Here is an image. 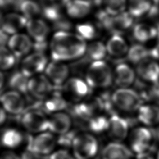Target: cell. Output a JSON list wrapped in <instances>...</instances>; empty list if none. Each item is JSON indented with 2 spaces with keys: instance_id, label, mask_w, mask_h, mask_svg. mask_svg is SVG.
Returning <instances> with one entry per match:
<instances>
[{
  "instance_id": "8fae6325",
  "label": "cell",
  "mask_w": 159,
  "mask_h": 159,
  "mask_svg": "<svg viewBox=\"0 0 159 159\" xmlns=\"http://www.w3.org/2000/svg\"><path fill=\"white\" fill-rule=\"evenodd\" d=\"M137 73L144 81L157 83L159 81V63L151 58H147L138 64Z\"/></svg>"
},
{
  "instance_id": "5b68a950",
  "label": "cell",
  "mask_w": 159,
  "mask_h": 159,
  "mask_svg": "<svg viewBox=\"0 0 159 159\" xmlns=\"http://www.w3.org/2000/svg\"><path fill=\"white\" fill-rule=\"evenodd\" d=\"M72 147L76 159H91L98 152V143L93 135L82 134L75 136Z\"/></svg>"
},
{
  "instance_id": "bcb514c9",
  "label": "cell",
  "mask_w": 159,
  "mask_h": 159,
  "mask_svg": "<svg viewBox=\"0 0 159 159\" xmlns=\"http://www.w3.org/2000/svg\"><path fill=\"white\" fill-rule=\"evenodd\" d=\"M6 120V114H5V110H3L1 109V118H0V121L1 124H2Z\"/></svg>"
},
{
  "instance_id": "836d02e7",
  "label": "cell",
  "mask_w": 159,
  "mask_h": 159,
  "mask_svg": "<svg viewBox=\"0 0 159 159\" xmlns=\"http://www.w3.org/2000/svg\"><path fill=\"white\" fill-rule=\"evenodd\" d=\"M77 34L83 39L91 40L94 39L98 34L96 27L92 23L85 22L79 24L76 27Z\"/></svg>"
},
{
  "instance_id": "5bb4252c",
  "label": "cell",
  "mask_w": 159,
  "mask_h": 159,
  "mask_svg": "<svg viewBox=\"0 0 159 159\" xmlns=\"http://www.w3.org/2000/svg\"><path fill=\"white\" fill-rule=\"evenodd\" d=\"M45 73L52 83L56 86H60L66 81L69 70L68 66L61 61H53L47 65Z\"/></svg>"
},
{
  "instance_id": "8d00e7d4",
  "label": "cell",
  "mask_w": 159,
  "mask_h": 159,
  "mask_svg": "<svg viewBox=\"0 0 159 159\" xmlns=\"http://www.w3.org/2000/svg\"><path fill=\"white\" fill-rule=\"evenodd\" d=\"M53 23V28L57 30V32L64 31L68 32L71 28V22L62 15L55 20Z\"/></svg>"
},
{
  "instance_id": "f1b7e54d",
  "label": "cell",
  "mask_w": 159,
  "mask_h": 159,
  "mask_svg": "<svg viewBox=\"0 0 159 159\" xmlns=\"http://www.w3.org/2000/svg\"><path fill=\"white\" fill-rule=\"evenodd\" d=\"M26 76L21 71H16L12 73L8 80L9 87L20 93H27L28 92V82Z\"/></svg>"
},
{
  "instance_id": "4316f807",
  "label": "cell",
  "mask_w": 159,
  "mask_h": 159,
  "mask_svg": "<svg viewBox=\"0 0 159 159\" xmlns=\"http://www.w3.org/2000/svg\"><path fill=\"white\" fill-rule=\"evenodd\" d=\"M67 106V102L59 92H55L42 105L43 109L48 112L60 111Z\"/></svg>"
},
{
  "instance_id": "d6986e66",
  "label": "cell",
  "mask_w": 159,
  "mask_h": 159,
  "mask_svg": "<svg viewBox=\"0 0 159 159\" xmlns=\"http://www.w3.org/2000/svg\"><path fill=\"white\" fill-rule=\"evenodd\" d=\"M132 152L124 145L112 142L107 145L102 152V159H130Z\"/></svg>"
},
{
  "instance_id": "b9f144b4",
  "label": "cell",
  "mask_w": 159,
  "mask_h": 159,
  "mask_svg": "<svg viewBox=\"0 0 159 159\" xmlns=\"http://www.w3.org/2000/svg\"><path fill=\"white\" fill-rule=\"evenodd\" d=\"M1 159H21V158L12 151H5L1 154Z\"/></svg>"
},
{
  "instance_id": "f907efd6",
  "label": "cell",
  "mask_w": 159,
  "mask_h": 159,
  "mask_svg": "<svg viewBox=\"0 0 159 159\" xmlns=\"http://www.w3.org/2000/svg\"><path fill=\"white\" fill-rule=\"evenodd\" d=\"M157 159H159V150L158 152V153H157Z\"/></svg>"
},
{
  "instance_id": "1f68e13d",
  "label": "cell",
  "mask_w": 159,
  "mask_h": 159,
  "mask_svg": "<svg viewBox=\"0 0 159 159\" xmlns=\"http://www.w3.org/2000/svg\"><path fill=\"white\" fill-rule=\"evenodd\" d=\"M96 109V107L93 103L91 104L80 103L75 106L73 111L75 115L79 118L84 120H89L94 116Z\"/></svg>"
},
{
  "instance_id": "7bdbcfd3",
  "label": "cell",
  "mask_w": 159,
  "mask_h": 159,
  "mask_svg": "<svg viewBox=\"0 0 159 159\" xmlns=\"http://www.w3.org/2000/svg\"><path fill=\"white\" fill-rule=\"evenodd\" d=\"M11 6H15L16 8L18 6L17 0H1V6L2 7H7Z\"/></svg>"
},
{
  "instance_id": "cb8c5ba5",
  "label": "cell",
  "mask_w": 159,
  "mask_h": 159,
  "mask_svg": "<svg viewBox=\"0 0 159 159\" xmlns=\"http://www.w3.org/2000/svg\"><path fill=\"white\" fill-rule=\"evenodd\" d=\"M91 6V3L84 0H71L66 9L70 17L82 18L89 12Z\"/></svg>"
},
{
  "instance_id": "681fc988",
  "label": "cell",
  "mask_w": 159,
  "mask_h": 159,
  "mask_svg": "<svg viewBox=\"0 0 159 159\" xmlns=\"http://www.w3.org/2000/svg\"><path fill=\"white\" fill-rule=\"evenodd\" d=\"M24 1V0H17L18 3H19V4H20V3L22 1Z\"/></svg>"
},
{
  "instance_id": "30bf717a",
  "label": "cell",
  "mask_w": 159,
  "mask_h": 159,
  "mask_svg": "<svg viewBox=\"0 0 159 159\" xmlns=\"http://www.w3.org/2000/svg\"><path fill=\"white\" fill-rule=\"evenodd\" d=\"M1 101L4 109L12 114H19L25 109V101L17 91L4 93L1 95Z\"/></svg>"
},
{
  "instance_id": "7402d4cb",
  "label": "cell",
  "mask_w": 159,
  "mask_h": 159,
  "mask_svg": "<svg viewBox=\"0 0 159 159\" xmlns=\"http://www.w3.org/2000/svg\"><path fill=\"white\" fill-rule=\"evenodd\" d=\"M106 49L109 55L117 57L124 56L129 51L126 41L120 35L118 34H113L108 40Z\"/></svg>"
},
{
  "instance_id": "d6a6232c",
  "label": "cell",
  "mask_w": 159,
  "mask_h": 159,
  "mask_svg": "<svg viewBox=\"0 0 159 159\" xmlns=\"http://www.w3.org/2000/svg\"><path fill=\"white\" fill-rule=\"evenodd\" d=\"M104 11L111 16H116L125 11L127 0H104Z\"/></svg>"
},
{
  "instance_id": "484cf974",
  "label": "cell",
  "mask_w": 159,
  "mask_h": 159,
  "mask_svg": "<svg viewBox=\"0 0 159 159\" xmlns=\"http://www.w3.org/2000/svg\"><path fill=\"white\" fill-rule=\"evenodd\" d=\"M23 141V135L15 129H7L4 130L1 135V143L7 148H16L19 147Z\"/></svg>"
},
{
  "instance_id": "6da1fadb",
  "label": "cell",
  "mask_w": 159,
  "mask_h": 159,
  "mask_svg": "<svg viewBox=\"0 0 159 159\" xmlns=\"http://www.w3.org/2000/svg\"><path fill=\"white\" fill-rule=\"evenodd\" d=\"M84 39L78 34L57 32L50 43V52L53 61H62L78 58L86 50Z\"/></svg>"
},
{
  "instance_id": "f6af8a7d",
  "label": "cell",
  "mask_w": 159,
  "mask_h": 159,
  "mask_svg": "<svg viewBox=\"0 0 159 159\" xmlns=\"http://www.w3.org/2000/svg\"><path fill=\"white\" fill-rule=\"evenodd\" d=\"M8 34L5 33L4 31L1 30V45L4 47L5 44L8 42Z\"/></svg>"
},
{
  "instance_id": "e0dca14e",
  "label": "cell",
  "mask_w": 159,
  "mask_h": 159,
  "mask_svg": "<svg viewBox=\"0 0 159 159\" xmlns=\"http://www.w3.org/2000/svg\"><path fill=\"white\" fill-rule=\"evenodd\" d=\"M27 30L35 42H46L50 28L45 22L40 19H32L28 20Z\"/></svg>"
},
{
  "instance_id": "52a82bcc",
  "label": "cell",
  "mask_w": 159,
  "mask_h": 159,
  "mask_svg": "<svg viewBox=\"0 0 159 159\" xmlns=\"http://www.w3.org/2000/svg\"><path fill=\"white\" fill-rule=\"evenodd\" d=\"M27 141V150L43 156L53 150L56 142L53 135L48 132L40 134L34 138L29 137Z\"/></svg>"
},
{
  "instance_id": "ac0fdd59",
  "label": "cell",
  "mask_w": 159,
  "mask_h": 159,
  "mask_svg": "<svg viewBox=\"0 0 159 159\" xmlns=\"http://www.w3.org/2000/svg\"><path fill=\"white\" fill-rule=\"evenodd\" d=\"M137 119L147 126L157 125L159 124V106L157 104L142 105L138 109Z\"/></svg>"
},
{
  "instance_id": "7a4b0ae2",
  "label": "cell",
  "mask_w": 159,
  "mask_h": 159,
  "mask_svg": "<svg viewBox=\"0 0 159 159\" xmlns=\"http://www.w3.org/2000/svg\"><path fill=\"white\" fill-rule=\"evenodd\" d=\"M112 76L109 65L99 60L93 61L88 67L86 73V81L91 88H105L112 84Z\"/></svg>"
},
{
  "instance_id": "8992f818",
  "label": "cell",
  "mask_w": 159,
  "mask_h": 159,
  "mask_svg": "<svg viewBox=\"0 0 159 159\" xmlns=\"http://www.w3.org/2000/svg\"><path fill=\"white\" fill-rule=\"evenodd\" d=\"M23 126L29 131L39 132L48 129L49 120L40 111L29 110L24 113L21 118Z\"/></svg>"
},
{
  "instance_id": "603a6c76",
  "label": "cell",
  "mask_w": 159,
  "mask_h": 159,
  "mask_svg": "<svg viewBox=\"0 0 159 159\" xmlns=\"http://www.w3.org/2000/svg\"><path fill=\"white\" fill-rule=\"evenodd\" d=\"M132 34L135 40L143 43L156 38V30L154 25L139 23L134 26Z\"/></svg>"
},
{
  "instance_id": "2e32d148",
  "label": "cell",
  "mask_w": 159,
  "mask_h": 159,
  "mask_svg": "<svg viewBox=\"0 0 159 159\" xmlns=\"http://www.w3.org/2000/svg\"><path fill=\"white\" fill-rule=\"evenodd\" d=\"M107 130L111 137L117 141L124 140L128 133L129 123L124 118L114 114L109 119Z\"/></svg>"
},
{
  "instance_id": "9a60e30c",
  "label": "cell",
  "mask_w": 159,
  "mask_h": 159,
  "mask_svg": "<svg viewBox=\"0 0 159 159\" xmlns=\"http://www.w3.org/2000/svg\"><path fill=\"white\" fill-rule=\"evenodd\" d=\"M28 19L17 13H9L1 17V30L5 33L13 34L27 25Z\"/></svg>"
},
{
  "instance_id": "e575fe53",
  "label": "cell",
  "mask_w": 159,
  "mask_h": 159,
  "mask_svg": "<svg viewBox=\"0 0 159 159\" xmlns=\"http://www.w3.org/2000/svg\"><path fill=\"white\" fill-rule=\"evenodd\" d=\"M109 120L103 116H93L88 120V127L89 129L96 133H100L107 129Z\"/></svg>"
},
{
  "instance_id": "7c38bea8",
  "label": "cell",
  "mask_w": 159,
  "mask_h": 159,
  "mask_svg": "<svg viewBox=\"0 0 159 159\" xmlns=\"http://www.w3.org/2000/svg\"><path fill=\"white\" fill-rule=\"evenodd\" d=\"M7 45L10 51L17 58L24 56L33 48L30 39L24 34H14L9 39Z\"/></svg>"
},
{
  "instance_id": "ba28073f",
  "label": "cell",
  "mask_w": 159,
  "mask_h": 159,
  "mask_svg": "<svg viewBox=\"0 0 159 159\" xmlns=\"http://www.w3.org/2000/svg\"><path fill=\"white\" fill-rule=\"evenodd\" d=\"M47 58L43 53L35 52L26 57L21 65V72L27 77L43 71L47 67Z\"/></svg>"
},
{
  "instance_id": "4dcf8cb0",
  "label": "cell",
  "mask_w": 159,
  "mask_h": 159,
  "mask_svg": "<svg viewBox=\"0 0 159 159\" xmlns=\"http://www.w3.org/2000/svg\"><path fill=\"white\" fill-rule=\"evenodd\" d=\"M17 9L19 10L22 15L28 20L34 19L35 17L42 12L40 6L37 2L32 0H24L22 1Z\"/></svg>"
},
{
  "instance_id": "3957f363",
  "label": "cell",
  "mask_w": 159,
  "mask_h": 159,
  "mask_svg": "<svg viewBox=\"0 0 159 159\" xmlns=\"http://www.w3.org/2000/svg\"><path fill=\"white\" fill-rule=\"evenodd\" d=\"M111 99L116 107L125 112L138 110L143 101L139 93L126 88L117 89L112 94Z\"/></svg>"
},
{
  "instance_id": "7dc6e473",
  "label": "cell",
  "mask_w": 159,
  "mask_h": 159,
  "mask_svg": "<svg viewBox=\"0 0 159 159\" xmlns=\"http://www.w3.org/2000/svg\"><path fill=\"white\" fill-rule=\"evenodd\" d=\"M156 30V39H158L159 41V22H157L155 25H154Z\"/></svg>"
},
{
  "instance_id": "d4e9b609",
  "label": "cell",
  "mask_w": 159,
  "mask_h": 159,
  "mask_svg": "<svg viewBox=\"0 0 159 159\" xmlns=\"http://www.w3.org/2000/svg\"><path fill=\"white\" fill-rule=\"evenodd\" d=\"M152 0H127L129 12L134 17L147 15L153 3Z\"/></svg>"
},
{
  "instance_id": "f546056e",
  "label": "cell",
  "mask_w": 159,
  "mask_h": 159,
  "mask_svg": "<svg viewBox=\"0 0 159 159\" xmlns=\"http://www.w3.org/2000/svg\"><path fill=\"white\" fill-rule=\"evenodd\" d=\"M106 52V47L102 42H94L86 48V58L94 61H99L105 57Z\"/></svg>"
},
{
  "instance_id": "f35d334b",
  "label": "cell",
  "mask_w": 159,
  "mask_h": 159,
  "mask_svg": "<svg viewBox=\"0 0 159 159\" xmlns=\"http://www.w3.org/2000/svg\"><path fill=\"white\" fill-rule=\"evenodd\" d=\"M48 159H75L70 153L65 150H58L51 154Z\"/></svg>"
},
{
  "instance_id": "c3c4849f",
  "label": "cell",
  "mask_w": 159,
  "mask_h": 159,
  "mask_svg": "<svg viewBox=\"0 0 159 159\" xmlns=\"http://www.w3.org/2000/svg\"><path fill=\"white\" fill-rule=\"evenodd\" d=\"M152 1L153 3L154 4L157 5V6L159 5V0H152Z\"/></svg>"
},
{
  "instance_id": "ee69618b",
  "label": "cell",
  "mask_w": 159,
  "mask_h": 159,
  "mask_svg": "<svg viewBox=\"0 0 159 159\" xmlns=\"http://www.w3.org/2000/svg\"><path fill=\"white\" fill-rule=\"evenodd\" d=\"M136 159H155L152 153L149 152H143L137 154Z\"/></svg>"
},
{
  "instance_id": "44dd1931",
  "label": "cell",
  "mask_w": 159,
  "mask_h": 159,
  "mask_svg": "<svg viewBox=\"0 0 159 159\" xmlns=\"http://www.w3.org/2000/svg\"><path fill=\"white\" fill-rule=\"evenodd\" d=\"M135 72L126 63H120L115 70V81L116 84L122 88L131 85L135 81Z\"/></svg>"
},
{
  "instance_id": "9c48e42d",
  "label": "cell",
  "mask_w": 159,
  "mask_h": 159,
  "mask_svg": "<svg viewBox=\"0 0 159 159\" xmlns=\"http://www.w3.org/2000/svg\"><path fill=\"white\" fill-rule=\"evenodd\" d=\"M52 90V83L45 76L37 75L29 80L28 91L37 99H42L47 98Z\"/></svg>"
},
{
  "instance_id": "ffe728a7",
  "label": "cell",
  "mask_w": 159,
  "mask_h": 159,
  "mask_svg": "<svg viewBox=\"0 0 159 159\" xmlns=\"http://www.w3.org/2000/svg\"><path fill=\"white\" fill-rule=\"evenodd\" d=\"M49 120L48 129L58 134H64L68 132L71 127V120L70 117L63 112L53 114Z\"/></svg>"
},
{
  "instance_id": "4fadbf2b",
  "label": "cell",
  "mask_w": 159,
  "mask_h": 159,
  "mask_svg": "<svg viewBox=\"0 0 159 159\" xmlns=\"http://www.w3.org/2000/svg\"><path fill=\"white\" fill-rule=\"evenodd\" d=\"M64 91L73 101H80L89 93V86L78 78H71L64 85Z\"/></svg>"
},
{
  "instance_id": "83f0119b",
  "label": "cell",
  "mask_w": 159,
  "mask_h": 159,
  "mask_svg": "<svg viewBox=\"0 0 159 159\" xmlns=\"http://www.w3.org/2000/svg\"><path fill=\"white\" fill-rule=\"evenodd\" d=\"M127 57L131 63L139 64L144 60L150 58V49L141 44H134L129 49Z\"/></svg>"
},
{
  "instance_id": "d590c367",
  "label": "cell",
  "mask_w": 159,
  "mask_h": 159,
  "mask_svg": "<svg viewBox=\"0 0 159 159\" xmlns=\"http://www.w3.org/2000/svg\"><path fill=\"white\" fill-rule=\"evenodd\" d=\"M1 68L3 70L11 68L16 63V56L5 47H1Z\"/></svg>"
},
{
  "instance_id": "ab89813d",
  "label": "cell",
  "mask_w": 159,
  "mask_h": 159,
  "mask_svg": "<svg viewBox=\"0 0 159 159\" xmlns=\"http://www.w3.org/2000/svg\"><path fill=\"white\" fill-rule=\"evenodd\" d=\"M150 57L155 60H159V41L150 49Z\"/></svg>"
},
{
  "instance_id": "277c9868",
  "label": "cell",
  "mask_w": 159,
  "mask_h": 159,
  "mask_svg": "<svg viewBox=\"0 0 159 159\" xmlns=\"http://www.w3.org/2000/svg\"><path fill=\"white\" fill-rule=\"evenodd\" d=\"M130 142L132 151L137 154L146 152L151 153L157 148L151 129L143 127H137L132 132Z\"/></svg>"
},
{
  "instance_id": "74e56055",
  "label": "cell",
  "mask_w": 159,
  "mask_h": 159,
  "mask_svg": "<svg viewBox=\"0 0 159 159\" xmlns=\"http://www.w3.org/2000/svg\"><path fill=\"white\" fill-rule=\"evenodd\" d=\"M76 135L73 132H68L64 134L61 135L58 140V143L61 145L68 147L71 145Z\"/></svg>"
},
{
  "instance_id": "60d3db41",
  "label": "cell",
  "mask_w": 159,
  "mask_h": 159,
  "mask_svg": "<svg viewBox=\"0 0 159 159\" xmlns=\"http://www.w3.org/2000/svg\"><path fill=\"white\" fill-rule=\"evenodd\" d=\"M49 1L55 7L61 10L62 7H66L71 0H49Z\"/></svg>"
}]
</instances>
